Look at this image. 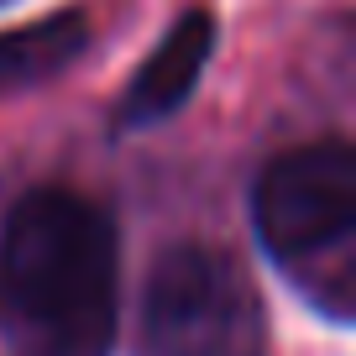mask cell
<instances>
[{
    "mask_svg": "<svg viewBox=\"0 0 356 356\" xmlns=\"http://www.w3.org/2000/svg\"><path fill=\"white\" fill-rule=\"evenodd\" d=\"M252 225L293 289L330 320L356 304V152L309 142L273 157L252 189Z\"/></svg>",
    "mask_w": 356,
    "mask_h": 356,
    "instance_id": "obj_2",
    "label": "cell"
},
{
    "mask_svg": "<svg viewBox=\"0 0 356 356\" xmlns=\"http://www.w3.org/2000/svg\"><path fill=\"white\" fill-rule=\"evenodd\" d=\"M215 53V16L210 11H184L173 26L163 32V42L147 53V63L131 74L121 105H115V126H157L173 111L189 105V95L200 89L204 68Z\"/></svg>",
    "mask_w": 356,
    "mask_h": 356,
    "instance_id": "obj_4",
    "label": "cell"
},
{
    "mask_svg": "<svg viewBox=\"0 0 356 356\" xmlns=\"http://www.w3.org/2000/svg\"><path fill=\"white\" fill-rule=\"evenodd\" d=\"M115 225L74 189H32L0 241V325L16 356H111Z\"/></svg>",
    "mask_w": 356,
    "mask_h": 356,
    "instance_id": "obj_1",
    "label": "cell"
},
{
    "mask_svg": "<svg viewBox=\"0 0 356 356\" xmlns=\"http://www.w3.org/2000/svg\"><path fill=\"white\" fill-rule=\"evenodd\" d=\"M84 47H89L84 11H47L42 22H32V26L0 32V95L37 89V84H47V79H58L63 68L79 63Z\"/></svg>",
    "mask_w": 356,
    "mask_h": 356,
    "instance_id": "obj_5",
    "label": "cell"
},
{
    "mask_svg": "<svg viewBox=\"0 0 356 356\" xmlns=\"http://www.w3.org/2000/svg\"><path fill=\"white\" fill-rule=\"evenodd\" d=\"M136 356H273L267 309L236 252L178 241L142 283Z\"/></svg>",
    "mask_w": 356,
    "mask_h": 356,
    "instance_id": "obj_3",
    "label": "cell"
}]
</instances>
